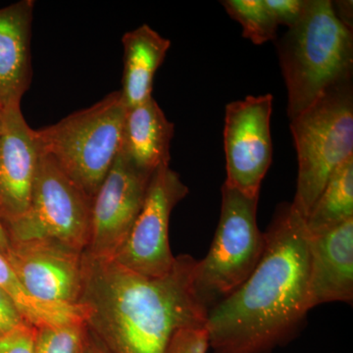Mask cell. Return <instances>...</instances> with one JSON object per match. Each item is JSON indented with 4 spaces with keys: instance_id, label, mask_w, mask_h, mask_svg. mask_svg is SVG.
<instances>
[{
    "instance_id": "4316f807",
    "label": "cell",
    "mask_w": 353,
    "mask_h": 353,
    "mask_svg": "<svg viewBox=\"0 0 353 353\" xmlns=\"http://www.w3.org/2000/svg\"><path fill=\"white\" fill-rule=\"evenodd\" d=\"M9 248H10V241L7 236L6 228L3 227L2 221L0 219V253L6 254Z\"/></svg>"
},
{
    "instance_id": "7402d4cb",
    "label": "cell",
    "mask_w": 353,
    "mask_h": 353,
    "mask_svg": "<svg viewBox=\"0 0 353 353\" xmlns=\"http://www.w3.org/2000/svg\"><path fill=\"white\" fill-rule=\"evenodd\" d=\"M37 328L24 323L0 336V353H34Z\"/></svg>"
},
{
    "instance_id": "8992f818",
    "label": "cell",
    "mask_w": 353,
    "mask_h": 353,
    "mask_svg": "<svg viewBox=\"0 0 353 353\" xmlns=\"http://www.w3.org/2000/svg\"><path fill=\"white\" fill-rule=\"evenodd\" d=\"M257 203L259 199L223 185L219 224L194 278L196 296L208 310L238 289L261 259L265 238L257 225Z\"/></svg>"
},
{
    "instance_id": "d6986e66",
    "label": "cell",
    "mask_w": 353,
    "mask_h": 353,
    "mask_svg": "<svg viewBox=\"0 0 353 353\" xmlns=\"http://www.w3.org/2000/svg\"><path fill=\"white\" fill-rule=\"evenodd\" d=\"M227 13L240 23L243 37L254 44H263L277 37L278 24L264 0H225Z\"/></svg>"
},
{
    "instance_id": "ac0fdd59",
    "label": "cell",
    "mask_w": 353,
    "mask_h": 353,
    "mask_svg": "<svg viewBox=\"0 0 353 353\" xmlns=\"http://www.w3.org/2000/svg\"><path fill=\"white\" fill-rule=\"evenodd\" d=\"M353 219V157L341 164L305 220L309 234H319Z\"/></svg>"
},
{
    "instance_id": "5bb4252c",
    "label": "cell",
    "mask_w": 353,
    "mask_h": 353,
    "mask_svg": "<svg viewBox=\"0 0 353 353\" xmlns=\"http://www.w3.org/2000/svg\"><path fill=\"white\" fill-rule=\"evenodd\" d=\"M34 2L0 9V108L20 103L31 83V32Z\"/></svg>"
},
{
    "instance_id": "3957f363",
    "label": "cell",
    "mask_w": 353,
    "mask_h": 353,
    "mask_svg": "<svg viewBox=\"0 0 353 353\" xmlns=\"http://www.w3.org/2000/svg\"><path fill=\"white\" fill-rule=\"evenodd\" d=\"M277 48L290 120L330 88L352 79V30L339 20L330 0H308L303 18Z\"/></svg>"
},
{
    "instance_id": "277c9868",
    "label": "cell",
    "mask_w": 353,
    "mask_h": 353,
    "mask_svg": "<svg viewBox=\"0 0 353 353\" xmlns=\"http://www.w3.org/2000/svg\"><path fill=\"white\" fill-rule=\"evenodd\" d=\"M299 160L292 208L306 220L334 171L353 157L352 80L330 88L290 120Z\"/></svg>"
},
{
    "instance_id": "8fae6325",
    "label": "cell",
    "mask_w": 353,
    "mask_h": 353,
    "mask_svg": "<svg viewBox=\"0 0 353 353\" xmlns=\"http://www.w3.org/2000/svg\"><path fill=\"white\" fill-rule=\"evenodd\" d=\"M31 296L48 303H80L83 255L48 243H10L6 254Z\"/></svg>"
},
{
    "instance_id": "484cf974",
    "label": "cell",
    "mask_w": 353,
    "mask_h": 353,
    "mask_svg": "<svg viewBox=\"0 0 353 353\" xmlns=\"http://www.w3.org/2000/svg\"><path fill=\"white\" fill-rule=\"evenodd\" d=\"M82 353H109L108 350L102 347L101 343H99L94 336H85V343H83Z\"/></svg>"
},
{
    "instance_id": "9c48e42d",
    "label": "cell",
    "mask_w": 353,
    "mask_h": 353,
    "mask_svg": "<svg viewBox=\"0 0 353 353\" xmlns=\"http://www.w3.org/2000/svg\"><path fill=\"white\" fill-rule=\"evenodd\" d=\"M273 95L246 97L228 104L225 113V185L259 199L262 181L272 163L270 119Z\"/></svg>"
},
{
    "instance_id": "cb8c5ba5",
    "label": "cell",
    "mask_w": 353,
    "mask_h": 353,
    "mask_svg": "<svg viewBox=\"0 0 353 353\" xmlns=\"http://www.w3.org/2000/svg\"><path fill=\"white\" fill-rule=\"evenodd\" d=\"M26 320L12 299L0 289V336L24 324Z\"/></svg>"
},
{
    "instance_id": "30bf717a",
    "label": "cell",
    "mask_w": 353,
    "mask_h": 353,
    "mask_svg": "<svg viewBox=\"0 0 353 353\" xmlns=\"http://www.w3.org/2000/svg\"><path fill=\"white\" fill-rule=\"evenodd\" d=\"M152 174L139 170L119 152L92 199L88 256L112 259L141 212Z\"/></svg>"
},
{
    "instance_id": "e0dca14e",
    "label": "cell",
    "mask_w": 353,
    "mask_h": 353,
    "mask_svg": "<svg viewBox=\"0 0 353 353\" xmlns=\"http://www.w3.org/2000/svg\"><path fill=\"white\" fill-rule=\"evenodd\" d=\"M0 289L3 290L12 299L26 322L36 328L52 325H85L87 313L83 304H57L39 301L25 289L12 267L1 253Z\"/></svg>"
},
{
    "instance_id": "83f0119b",
    "label": "cell",
    "mask_w": 353,
    "mask_h": 353,
    "mask_svg": "<svg viewBox=\"0 0 353 353\" xmlns=\"http://www.w3.org/2000/svg\"><path fill=\"white\" fill-rule=\"evenodd\" d=\"M0 125H1V110H0Z\"/></svg>"
},
{
    "instance_id": "ffe728a7",
    "label": "cell",
    "mask_w": 353,
    "mask_h": 353,
    "mask_svg": "<svg viewBox=\"0 0 353 353\" xmlns=\"http://www.w3.org/2000/svg\"><path fill=\"white\" fill-rule=\"evenodd\" d=\"M87 333L85 324L39 327L34 353H82Z\"/></svg>"
},
{
    "instance_id": "d4e9b609",
    "label": "cell",
    "mask_w": 353,
    "mask_h": 353,
    "mask_svg": "<svg viewBox=\"0 0 353 353\" xmlns=\"http://www.w3.org/2000/svg\"><path fill=\"white\" fill-rule=\"evenodd\" d=\"M334 13L339 20L343 25L352 30V0H341V1L333 2Z\"/></svg>"
},
{
    "instance_id": "9a60e30c",
    "label": "cell",
    "mask_w": 353,
    "mask_h": 353,
    "mask_svg": "<svg viewBox=\"0 0 353 353\" xmlns=\"http://www.w3.org/2000/svg\"><path fill=\"white\" fill-rule=\"evenodd\" d=\"M174 132L173 123L150 97L127 109L121 152L139 170L152 174L159 167L169 165Z\"/></svg>"
},
{
    "instance_id": "44dd1931",
    "label": "cell",
    "mask_w": 353,
    "mask_h": 353,
    "mask_svg": "<svg viewBox=\"0 0 353 353\" xmlns=\"http://www.w3.org/2000/svg\"><path fill=\"white\" fill-rule=\"evenodd\" d=\"M210 339L206 325L176 330L165 353H208Z\"/></svg>"
},
{
    "instance_id": "52a82bcc",
    "label": "cell",
    "mask_w": 353,
    "mask_h": 353,
    "mask_svg": "<svg viewBox=\"0 0 353 353\" xmlns=\"http://www.w3.org/2000/svg\"><path fill=\"white\" fill-rule=\"evenodd\" d=\"M92 199L41 152L24 214L7 223L10 243H48L81 253L90 240Z\"/></svg>"
},
{
    "instance_id": "7a4b0ae2",
    "label": "cell",
    "mask_w": 353,
    "mask_h": 353,
    "mask_svg": "<svg viewBox=\"0 0 353 353\" xmlns=\"http://www.w3.org/2000/svg\"><path fill=\"white\" fill-rule=\"evenodd\" d=\"M196 266L182 255L170 273L148 278L83 255L85 326L109 353H165L176 330L206 325L208 310L194 290Z\"/></svg>"
},
{
    "instance_id": "ba28073f",
    "label": "cell",
    "mask_w": 353,
    "mask_h": 353,
    "mask_svg": "<svg viewBox=\"0 0 353 353\" xmlns=\"http://www.w3.org/2000/svg\"><path fill=\"white\" fill-rule=\"evenodd\" d=\"M188 194L187 185L169 165L153 172L141 212L111 261L143 277L170 273L176 262L169 243L170 216Z\"/></svg>"
},
{
    "instance_id": "4fadbf2b",
    "label": "cell",
    "mask_w": 353,
    "mask_h": 353,
    "mask_svg": "<svg viewBox=\"0 0 353 353\" xmlns=\"http://www.w3.org/2000/svg\"><path fill=\"white\" fill-rule=\"evenodd\" d=\"M308 308L353 299V219L309 234Z\"/></svg>"
},
{
    "instance_id": "603a6c76",
    "label": "cell",
    "mask_w": 353,
    "mask_h": 353,
    "mask_svg": "<svg viewBox=\"0 0 353 353\" xmlns=\"http://www.w3.org/2000/svg\"><path fill=\"white\" fill-rule=\"evenodd\" d=\"M274 20L279 25L294 27L303 18L308 0H264Z\"/></svg>"
},
{
    "instance_id": "7c38bea8",
    "label": "cell",
    "mask_w": 353,
    "mask_h": 353,
    "mask_svg": "<svg viewBox=\"0 0 353 353\" xmlns=\"http://www.w3.org/2000/svg\"><path fill=\"white\" fill-rule=\"evenodd\" d=\"M41 155L36 130L27 124L20 103L1 109L0 125V219L20 217L31 202Z\"/></svg>"
},
{
    "instance_id": "6da1fadb",
    "label": "cell",
    "mask_w": 353,
    "mask_h": 353,
    "mask_svg": "<svg viewBox=\"0 0 353 353\" xmlns=\"http://www.w3.org/2000/svg\"><path fill=\"white\" fill-rule=\"evenodd\" d=\"M259 263L234 292L208 310L215 353H267L287 340L308 312L309 234L283 203L264 233Z\"/></svg>"
},
{
    "instance_id": "2e32d148",
    "label": "cell",
    "mask_w": 353,
    "mask_h": 353,
    "mask_svg": "<svg viewBox=\"0 0 353 353\" xmlns=\"http://www.w3.org/2000/svg\"><path fill=\"white\" fill-rule=\"evenodd\" d=\"M122 43L124 74L120 92L130 108L152 97L155 73L163 63L171 41L145 24L126 32Z\"/></svg>"
},
{
    "instance_id": "5b68a950",
    "label": "cell",
    "mask_w": 353,
    "mask_h": 353,
    "mask_svg": "<svg viewBox=\"0 0 353 353\" xmlns=\"http://www.w3.org/2000/svg\"><path fill=\"white\" fill-rule=\"evenodd\" d=\"M127 109L117 90L57 124L36 130L41 152L92 199L122 150Z\"/></svg>"
},
{
    "instance_id": "f1b7e54d",
    "label": "cell",
    "mask_w": 353,
    "mask_h": 353,
    "mask_svg": "<svg viewBox=\"0 0 353 353\" xmlns=\"http://www.w3.org/2000/svg\"><path fill=\"white\" fill-rule=\"evenodd\" d=\"M0 110H1V108H0Z\"/></svg>"
}]
</instances>
